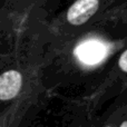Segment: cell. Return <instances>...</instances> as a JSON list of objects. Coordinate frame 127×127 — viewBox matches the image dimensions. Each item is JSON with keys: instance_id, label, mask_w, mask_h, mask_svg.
Returning <instances> with one entry per match:
<instances>
[{"instance_id": "cell-2", "label": "cell", "mask_w": 127, "mask_h": 127, "mask_svg": "<svg viewBox=\"0 0 127 127\" xmlns=\"http://www.w3.org/2000/svg\"><path fill=\"white\" fill-rule=\"evenodd\" d=\"M98 9V0H77L67 13V19L71 25H83Z\"/></svg>"}, {"instance_id": "cell-3", "label": "cell", "mask_w": 127, "mask_h": 127, "mask_svg": "<svg viewBox=\"0 0 127 127\" xmlns=\"http://www.w3.org/2000/svg\"><path fill=\"white\" fill-rule=\"evenodd\" d=\"M21 75L16 70H9L0 76V99L8 100L16 97L21 88Z\"/></svg>"}, {"instance_id": "cell-4", "label": "cell", "mask_w": 127, "mask_h": 127, "mask_svg": "<svg viewBox=\"0 0 127 127\" xmlns=\"http://www.w3.org/2000/svg\"><path fill=\"white\" fill-rule=\"evenodd\" d=\"M119 67L123 71L127 72V50L119 58Z\"/></svg>"}, {"instance_id": "cell-5", "label": "cell", "mask_w": 127, "mask_h": 127, "mask_svg": "<svg viewBox=\"0 0 127 127\" xmlns=\"http://www.w3.org/2000/svg\"><path fill=\"white\" fill-rule=\"evenodd\" d=\"M121 126H122V127L127 126V122H124V123H122V124H121Z\"/></svg>"}, {"instance_id": "cell-1", "label": "cell", "mask_w": 127, "mask_h": 127, "mask_svg": "<svg viewBox=\"0 0 127 127\" xmlns=\"http://www.w3.org/2000/svg\"><path fill=\"white\" fill-rule=\"evenodd\" d=\"M75 54L83 63L94 65L105 58L107 47L98 40H88L79 45L75 50Z\"/></svg>"}]
</instances>
